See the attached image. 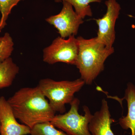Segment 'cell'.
<instances>
[{"label":"cell","mask_w":135,"mask_h":135,"mask_svg":"<svg viewBox=\"0 0 135 135\" xmlns=\"http://www.w3.org/2000/svg\"><path fill=\"white\" fill-rule=\"evenodd\" d=\"M123 99L127 103L128 113L120 118L119 123L123 129H130L131 135H135V86L133 83L127 84Z\"/></svg>","instance_id":"10"},{"label":"cell","mask_w":135,"mask_h":135,"mask_svg":"<svg viewBox=\"0 0 135 135\" xmlns=\"http://www.w3.org/2000/svg\"><path fill=\"white\" fill-rule=\"evenodd\" d=\"M80 104L79 99L74 98L70 104L71 108L67 112L55 115L50 122L69 135H91L89 125L93 115L86 105L83 107L84 116L80 115Z\"/></svg>","instance_id":"4"},{"label":"cell","mask_w":135,"mask_h":135,"mask_svg":"<svg viewBox=\"0 0 135 135\" xmlns=\"http://www.w3.org/2000/svg\"><path fill=\"white\" fill-rule=\"evenodd\" d=\"M14 46L12 37L8 33H5L0 41V61L11 57L14 50Z\"/></svg>","instance_id":"15"},{"label":"cell","mask_w":135,"mask_h":135,"mask_svg":"<svg viewBox=\"0 0 135 135\" xmlns=\"http://www.w3.org/2000/svg\"><path fill=\"white\" fill-rule=\"evenodd\" d=\"M19 71L11 57L0 61V89L10 86Z\"/></svg>","instance_id":"11"},{"label":"cell","mask_w":135,"mask_h":135,"mask_svg":"<svg viewBox=\"0 0 135 135\" xmlns=\"http://www.w3.org/2000/svg\"><path fill=\"white\" fill-rule=\"evenodd\" d=\"M21 1L23 0H0V28L3 29L7 25V21L12 9Z\"/></svg>","instance_id":"14"},{"label":"cell","mask_w":135,"mask_h":135,"mask_svg":"<svg viewBox=\"0 0 135 135\" xmlns=\"http://www.w3.org/2000/svg\"><path fill=\"white\" fill-rule=\"evenodd\" d=\"M14 115L31 129L40 123L50 122L56 112L38 87L22 88L7 99Z\"/></svg>","instance_id":"1"},{"label":"cell","mask_w":135,"mask_h":135,"mask_svg":"<svg viewBox=\"0 0 135 135\" xmlns=\"http://www.w3.org/2000/svg\"><path fill=\"white\" fill-rule=\"evenodd\" d=\"M115 122L111 117L107 101L103 99L101 109L94 113L90 122V132L91 135H114L111 125Z\"/></svg>","instance_id":"9"},{"label":"cell","mask_w":135,"mask_h":135,"mask_svg":"<svg viewBox=\"0 0 135 135\" xmlns=\"http://www.w3.org/2000/svg\"><path fill=\"white\" fill-rule=\"evenodd\" d=\"M128 16L129 17H133V18H135V17L133 16H132V15H128Z\"/></svg>","instance_id":"16"},{"label":"cell","mask_w":135,"mask_h":135,"mask_svg":"<svg viewBox=\"0 0 135 135\" xmlns=\"http://www.w3.org/2000/svg\"><path fill=\"white\" fill-rule=\"evenodd\" d=\"M0 127H1V124H0Z\"/></svg>","instance_id":"19"},{"label":"cell","mask_w":135,"mask_h":135,"mask_svg":"<svg viewBox=\"0 0 135 135\" xmlns=\"http://www.w3.org/2000/svg\"><path fill=\"white\" fill-rule=\"evenodd\" d=\"M79 50L75 66L85 84L90 85L103 71L107 59L114 52L113 47L108 49L96 37L89 39L77 37Z\"/></svg>","instance_id":"2"},{"label":"cell","mask_w":135,"mask_h":135,"mask_svg":"<svg viewBox=\"0 0 135 135\" xmlns=\"http://www.w3.org/2000/svg\"><path fill=\"white\" fill-rule=\"evenodd\" d=\"M63 7L57 15L46 18V22L57 29L60 37L65 38L78 33L81 25L84 22L83 19L74 11L69 3L63 2Z\"/></svg>","instance_id":"7"},{"label":"cell","mask_w":135,"mask_h":135,"mask_svg":"<svg viewBox=\"0 0 135 135\" xmlns=\"http://www.w3.org/2000/svg\"><path fill=\"white\" fill-rule=\"evenodd\" d=\"M106 13L101 18L94 19L98 26L97 40L108 49L113 47L115 41V26L121 9L120 5L116 0H107Z\"/></svg>","instance_id":"6"},{"label":"cell","mask_w":135,"mask_h":135,"mask_svg":"<svg viewBox=\"0 0 135 135\" xmlns=\"http://www.w3.org/2000/svg\"><path fill=\"white\" fill-rule=\"evenodd\" d=\"M2 30V29L1 28H0V33L1 32Z\"/></svg>","instance_id":"17"},{"label":"cell","mask_w":135,"mask_h":135,"mask_svg":"<svg viewBox=\"0 0 135 135\" xmlns=\"http://www.w3.org/2000/svg\"><path fill=\"white\" fill-rule=\"evenodd\" d=\"M85 84L81 78L73 81H60L47 78L41 80L37 86L48 99L53 110L63 114L66 111L65 105L71 103L75 98L74 94Z\"/></svg>","instance_id":"3"},{"label":"cell","mask_w":135,"mask_h":135,"mask_svg":"<svg viewBox=\"0 0 135 135\" xmlns=\"http://www.w3.org/2000/svg\"><path fill=\"white\" fill-rule=\"evenodd\" d=\"M56 2H66L75 9L77 15L83 19L86 16L91 17L92 13L90 4L92 3H100L101 0H54Z\"/></svg>","instance_id":"12"},{"label":"cell","mask_w":135,"mask_h":135,"mask_svg":"<svg viewBox=\"0 0 135 135\" xmlns=\"http://www.w3.org/2000/svg\"><path fill=\"white\" fill-rule=\"evenodd\" d=\"M5 97H0V134L27 135L30 134L31 129L24 124H20Z\"/></svg>","instance_id":"8"},{"label":"cell","mask_w":135,"mask_h":135,"mask_svg":"<svg viewBox=\"0 0 135 135\" xmlns=\"http://www.w3.org/2000/svg\"><path fill=\"white\" fill-rule=\"evenodd\" d=\"M79 50V41L74 35L68 39L58 36L43 50V60L50 65L63 62L75 65Z\"/></svg>","instance_id":"5"},{"label":"cell","mask_w":135,"mask_h":135,"mask_svg":"<svg viewBox=\"0 0 135 135\" xmlns=\"http://www.w3.org/2000/svg\"><path fill=\"white\" fill-rule=\"evenodd\" d=\"M2 39V37H0V41H1V40Z\"/></svg>","instance_id":"18"},{"label":"cell","mask_w":135,"mask_h":135,"mask_svg":"<svg viewBox=\"0 0 135 135\" xmlns=\"http://www.w3.org/2000/svg\"><path fill=\"white\" fill-rule=\"evenodd\" d=\"M31 135H69L57 129L50 122L37 124L31 129Z\"/></svg>","instance_id":"13"}]
</instances>
